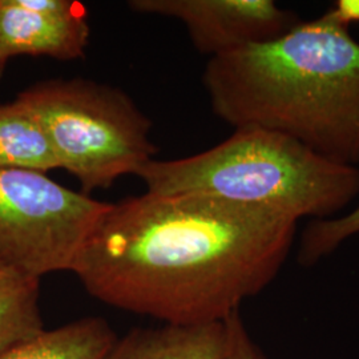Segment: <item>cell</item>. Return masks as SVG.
<instances>
[{"instance_id":"3","label":"cell","mask_w":359,"mask_h":359,"mask_svg":"<svg viewBox=\"0 0 359 359\" xmlns=\"http://www.w3.org/2000/svg\"><path fill=\"white\" fill-rule=\"evenodd\" d=\"M147 192L203 194L326 219L359 198V168L337 164L281 133L234 128L225 142L179 160H151L137 172Z\"/></svg>"},{"instance_id":"10","label":"cell","mask_w":359,"mask_h":359,"mask_svg":"<svg viewBox=\"0 0 359 359\" xmlns=\"http://www.w3.org/2000/svg\"><path fill=\"white\" fill-rule=\"evenodd\" d=\"M43 330L40 280L0 261V355Z\"/></svg>"},{"instance_id":"11","label":"cell","mask_w":359,"mask_h":359,"mask_svg":"<svg viewBox=\"0 0 359 359\" xmlns=\"http://www.w3.org/2000/svg\"><path fill=\"white\" fill-rule=\"evenodd\" d=\"M57 161L38 120L16 100L0 104V169L47 173Z\"/></svg>"},{"instance_id":"6","label":"cell","mask_w":359,"mask_h":359,"mask_svg":"<svg viewBox=\"0 0 359 359\" xmlns=\"http://www.w3.org/2000/svg\"><path fill=\"white\" fill-rule=\"evenodd\" d=\"M140 13L180 20L193 47L209 59L280 38L301 22L273 0H130Z\"/></svg>"},{"instance_id":"1","label":"cell","mask_w":359,"mask_h":359,"mask_svg":"<svg viewBox=\"0 0 359 359\" xmlns=\"http://www.w3.org/2000/svg\"><path fill=\"white\" fill-rule=\"evenodd\" d=\"M299 219L203 194L109 204L72 273L104 304L164 323L224 322L276 280Z\"/></svg>"},{"instance_id":"4","label":"cell","mask_w":359,"mask_h":359,"mask_svg":"<svg viewBox=\"0 0 359 359\" xmlns=\"http://www.w3.org/2000/svg\"><path fill=\"white\" fill-rule=\"evenodd\" d=\"M38 120L57 167L76 177L84 194L137 175L157 152L152 121L124 90L90 79H52L16 99Z\"/></svg>"},{"instance_id":"12","label":"cell","mask_w":359,"mask_h":359,"mask_svg":"<svg viewBox=\"0 0 359 359\" xmlns=\"http://www.w3.org/2000/svg\"><path fill=\"white\" fill-rule=\"evenodd\" d=\"M358 234L359 203L345 215L311 219L299 236L297 261L305 268L314 266Z\"/></svg>"},{"instance_id":"8","label":"cell","mask_w":359,"mask_h":359,"mask_svg":"<svg viewBox=\"0 0 359 359\" xmlns=\"http://www.w3.org/2000/svg\"><path fill=\"white\" fill-rule=\"evenodd\" d=\"M226 322L201 325L164 323L132 329L117 338L109 359H225Z\"/></svg>"},{"instance_id":"14","label":"cell","mask_w":359,"mask_h":359,"mask_svg":"<svg viewBox=\"0 0 359 359\" xmlns=\"http://www.w3.org/2000/svg\"><path fill=\"white\" fill-rule=\"evenodd\" d=\"M322 16L337 26L350 29L359 25V0H337Z\"/></svg>"},{"instance_id":"9","label":"cell","mask_w":359,"mask_h":359,"mask_svg":"<svg viewBox=\"0 0 359 359\" xmlns=\"http://www.w3.org/2000/svg\"><path fill=\"white\" fill-rule=\"evenodd\" d=\"M117 338L102 317H84L44 329L3 353L0 359H109Z\"/></svg>"},{"instance_id":"15","label":"cell","mask_w":359,"mask_h":359,"mask_svg":"<svg viewBox=\"0 0 359 359\" xmlns=\"http://www.w3.org/2000/svg\"><path fill=\"white\" fill-rule=\"evenodd\" d=\"M6 65H7V63H4V62H1V60H0V79H1V76H3V74H4V69H6Z\"/></svg>"},{"instance_id":"7","label":"cell","mask_w":359,"mask_h":359,"mask_svg":"<svg viewBox=\"0 0 359 359\" xmlns=\"http://www.w3.org/2000/svg\"><path fill=\"white\" fill-rule=\"evenodd\" d=\"M86 7L74 0H0V60L19 55L56 60L84 57L90 41Z\"/></svg>"},{"instance_id":"13","label":"cell","mask_w":359,"mask_h":359,"mask_svg":"<svg viewBox=\"0 0 359 359\" xmlns=\"http://www.w3.org/2000/svg\"><path fill=\"white\" fill-rule=\"evenodd\" d=\"M225 322L229 337L225 359H268L248 332L240 311L231 314Z\"/></svg>"},{"instance_id":"5","label":"cell","mask_w":359,"mask_h":359,"mask_svg":"<svg viewBox=\"0 0 359 359\" xmlns=\"http://www.w3.org/2000/svg\"><path fill=\"white\" fill-rule=\"evenodd\" d=\"M108 205L44 172L0 169V261L39 280L72 271Z\"/></svg>"},{"instance_id":"2","label":"cell","mask_w":359,"mask_h":359,"mask_svg":"<svg viewBox=\"0 0 359 359\" xmlns=\"http://www.w3.org/2000/svg\"><path fill=\"white\" fill-rule=\"evenodd\" d=\"M203 84L234 128L281 133L337 164L359 168V41L320 16L280 38L212 57Z\"/></svg>"}]
</instances>
